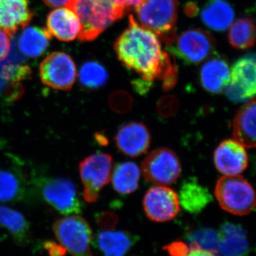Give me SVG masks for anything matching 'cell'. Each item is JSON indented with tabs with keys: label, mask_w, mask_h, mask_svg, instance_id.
Instances as JSON below:
<instances>
[{
	"label": "cell",
	"mask_w": 256,
	"mask_h": 256,
	"mask_svg": "<svg viewBox=\"0 0 256 256\" xmlns=\"http://www.w3.org/2000/svg\"><path fill=\"white\" fill-rule=\"evenodd\" d=\"M178 198L184 210L192 214L202 212L213 198L208 188L194 178H188L184 182Z\"/></svg>",
	"instance_id": "cell-22"
},
{
	"label": "cell",
	"mask_w": 256,
	"mask_h": 256,
	"mask_svg": "<svg viewBox=\"0 0 256 256\" xmlns=\"http://www.w3.org/2000/svg\"><path fill=\"white\" fill-rule=\"evenodd\" d=\"M40 191L45 202L62 214H78L82 212L76 186L67 178H44Z\"/></svg>",
	"instance_id": "cell-8"
},
{
	"label": "cell",
	"mask_w": 256,
	"mask_h": 256,
	"mask_svg": "<svg viewBox=\"0 0 256 256\" xmlns=\"http://www.w3.org/2000/svg\"><path fill=\"white\" fill-rule=\"evenodd\" d=\"M140 178V172L136 163L132 162L119 163L112 173V186L114 191L120 194H130L138 188Z\"/></svg>",
	"instance_id": "cell-26"
},
{
	"label": "cell",
	"mask_w": 256,
	"mask_h": 256,
	"mask_svg": "<svg viewBox=\"0 0 256 256\" xmlns=\"http://www.w3.org/2000/svg\"><path fill=\"white\" fill-rule=\"evenodd\" d=\"M53 230L60 245L72 256H94L92 230L79 216L72 215L56 220Z\"/></svg>",
	"instance_id": "cell-6"
},
{
	"label": "cell",
	"mask_w": 256,
	"mask_h": 256,
	"mask_svg": "<svg viewBox=\"0 0 256 256\" xmlns=\"http://www.w3.org/2000/svg\"><path fill=\"white\" fill-rule=\"evenodd\" d=\"M9 34L4 30H0V60H2L9 54L10 38Z\"/></svg>",
	"instance_id": "cell-35"
},
{
	"label": "cell",
	"mask_w": 256,
	"mask_h": 256,
	"mask_svg": "<svg viewBox=\"0 0 256 256\" xmlns=\"http://www.w3.org/2000/svg\"><path fill=\"white\" fill-rule=\"evenodd\" d=\"M217 170L225 176H236L242 173L248 164L245 146L235 140H226L217 146L214 156Z\"/></svg>",
	"instance_id": "cell-15"
},
{
	"label": "cell",
	"mask_w": 256,
	"mask_h": 256,
	"mask_svg": "<svg viewBox=\"0 0 256 256\" xmlns=\"http://www.w3.org/2000/svg\"><path fill=\"white\" fill-rule=\"evenodd\" d=\"M97 139L99 140V143H100L102 146H105L108 144V140L106 139L104 136H100V134H97Z\"/></svg>",
	"instance_id": "cell-41"
},
{
	"label": "cell",
	"mask_w": 256,
	"mask_h": 256,
	"mask_svg": "<svg viewBox=\"0 0 256 256\" xmlns=\"http://www.w3.org/2000/svg\"><path fill=\"white\" fill-rule=\"evenodd\" d=\"M23 176L14 170L0 169V202H10L21 197L24 190Z\"/></svg>",
	"instance_id": "cell-29"
},
{
	"label": "cell",
	"mask_w": 256,
	"mask_h": 256,
	"mask_svg": "<svg viewBox=\"0 0 256 256\" xmlns=\"http://www.w3.org/2000/svg\"><path fill=\"white\" fill-rule=\"evenodd\" d=\"M190 250L191 252L186 256H217L213 252L202 250V249H194Z\"/></svg>",
	"instance_id": "cell-39"
},
{
	"label": "cell",
	"mask_w": 256,
	"mask_h": 256,
	"mask_svg": "<svg viewBox=\"0 0 256 256\" xmlns=\"http://www.w3.org/2000/svg\"><path fill=\"white\" fill-rule=\"evenodd\" d=\"M171 256H186L188 254V248L181 242H174L164 247Z\"/></svg>",
	"instance_id": "cell-34"
},
{
	"label": "cell",
	"mask_w": 256,
	"mask_h": 256,
	"mask_svg": "<svg viewBox=\"0 0 256 256\" xmlns=\"http://www.w3.org/2000/svg\"><path fill=\"white\" fill-rule=\"evenodd\" d=\"M180 102L173 96H163L158 101L156 109L160 116L164 118H170L178 112Z\"/></svg>",
	"instance_id": "cell-32"
},
{
	"label": "cell",
	"mask_w": 256,
	"mask_h": 256,
	"mask_svg": "<svg viewBox=\"0 0 256 256\" xmlns=\"http://www.w3.org/2000/svg\"><path fill=\"white\" fill-rule=\"evenodd\" d=\"M197 6L194 3H188L186 6H185V12L188 16H194L196 14Z\"/></svg>",
	"instance_id": "cell-40"
},
{
	"label": "cell",
	"mask_w": 256,
	"mask_h": 256,
	"mask_svg": "<svg viewBox=\"0 0 256 256\" xmlns=\"http://www.w3.org/2000/svg\"><path fill=\"white\" fill-rule=\"evenodd\" d=\"M185 237L190 242V250L202 249L217 256L220 234L214 229L206 227L190 229L186 232Z\"/></svg>",
	"instance_id": "cell-28"
},
{
	"label": "cell",
	"mask_w": 256,
	"mask_h": 256,
	"mask_svg": "<svg viewBox=\"0 0 256 256\" xmlns=\"http://www.w3.org/2000/svg\"><path fill=\"white\" fill-rule=\"evenodd\" d=\"M204 24L216 32H224L232 26L235 12L226 0H208L201 14Z\"/></svg>",
	"instance_id": "cell-23"
},
{
	"label": "cell",
	"mask_w": 256,
	"mask_h": 256,
	"mask_svg": "<svg viewBox=\"0 0 256 256\" xmlns=\"http://www.w3.org/2000/svg\"><path fill=\"white\" fill-rule=\"evenodd\" d=\"M217 256H248L250 248L244 229L226 222L220 226Z\"/></svg>",
	"instance_id": "cell-19"
},
{
	"label": "cell",
	"mask_w": 256,
	"mask_h": 256,
	"mask_svg": "<svg viewBox=\"0 0 256 256\" xmlns=\"http://www.w3.org/2000/svg\"><path fill=\"white\" fill-rule=\"evenodd\" d=\"M109 106L117 114H126L132 108V99L128 92L116 90L109 98Z\"/></svg>",
	"instance_id": "cell-31"
},
{
	"label": "cell",
	"mask_w": 256,
	"mask_h": 256,
	"mask_svg": "<svg viewBox=\"0 0 256 256\" xmlns=\"http://www.w3.org/2000/svg\"><path fill=\"white\" fill-rule=\"evenodd\" d=\"M0 228L10 234L18 245H26L30 242V224L18 210L0 205Z\"/></svg>",
	"instance_id": "cell-24"
},
{
	"label": "cell",
	"mask_w": 256,
	"mask_h": 256,
	"mask_svg": "<svg viewBox=\"0 0 256 256\" xmlns=\"http://www.w3.org/2000/svg\"><path fill=\"white\" fill-rule=\"evenodd\" d=\"M43 1L50 8L67 6L70 2V0H43Z\"/></svg>",
	"instance_id": "cell-38"
},
{
	"label": "cell",
	"mask_w": 256,
	"mask_h": 256,
	"mask_svg": "<svg viewBox=\"0 0 256 256\" xmlns=\"http://www.w3.org/2000/svg\"><path fill=\"white\" fill-rule=\"evenodd\" d=\"M143 208L148 218L152 222H168L180 212L178 194L165 186L151 188L144 197Z\"/></svg>",
	"instance_id": "cell-13"
},
{
	"label": "cell",
	"mask_w": 256,
	"mask_h": 256,
	"mask_svg": "<svg viewBox=\"0 0 256 256\" xmlns=\"http://www.w3.org/2000/svg\"><path fill=\"white\" fill-rule=\"evenodd\" d=\"M138 240V236L129 232L101 230L96 236V245L104 256H124Z\"/></svg>",
	"instance_id": "cell-21"
},
{
	"label": "cell",
	"mask_w": 256,
	"mask_h": 256,
	"mask_svg": "<svg viewBox=\"0 0 256 256\" xmlns=\"http://www.w3.org/2000/svg\"><path fill=\"white\" fill-rule=\"evenodd\" d=\"M254 165H255L256 171V159L254 160Z\"/></svg>",
	"instance_id": "cell-42"
},
{
	"label": "cell",
	"mask_w": 256,
	"mask_h": 256,
	"mask_svg": "<svg viewBox=\"0 0 256 256\" xmlns=\"http://www.w3.org/2000/svg\"><path fill=\"white\" fill-rule=\"evenodd\" d=\"M107 70L96 62H88L82 64L79 72V80L82 86L89 89H98L107 82Z\"/></svg>",
	"instance_id": "cell-30"
},
{
	"label": "cell",
	"mask_w": 256,
	"mask_h": 256,
	"mask_svg": "<svg viewBox=\"0 0 256 256\" xmlns=\"http://www.w3.org/2000/svg\"><path fill=\"white\" fill-rule=\"evenodd\" d=\"M67 8L73 10L82 24L79 41L92 42L127 12L120 0H70Z\"/></svg>",
	"instance_id": "cell-2"
},
{
	"label": "cell",
	"mask_w": 256,
	"mask_h": 256,
	"mask_svg": "<svg viewBox=\"0 0 256 256\" xmlns=\"http://www.w3.org/2000/svg\"><path fill=\"white\" fill-rule=\"evenodd\" d=\"M133 87L136 89V92H139L141 95H144L151 86L152 82H148L141 78L140 80H137L132 82Z\"/></svg>",
	"instance_id": "cell-37"
},
{
	"label": "cell",
	"mask_w": 256,
	"mask_h": 256,
	"mask_svg": "<svg viewBox=\"0 0 256 256\" xmlns=\"http://www.w3.org/2000/svg\"><path fill=\"white\" fill-rule=\"evenodd\" d=\"M9 54L0 60V100L13 102L18 100L24 94L21 82L31 76V68L25 63V56L12 42Z\"/></svg>",
	"instance_id": "cell-5"
},
{
	"label": "cell",
	"mask_w": 256,
	"mask_h": 256,
	"mask_svg": "<svg viewBox=\"0 0 256 256\" xmlns=\"http://www.w3.org/2000/svg\"><path fill=\"white\" fill-rule=\"evenodd\" d=\"M230 68L228 62L220 55H214L206 60L200 70L202 87L206 92L218 94L224 92L230 82Z\"/></svg>",
	"instance_id": "cell-17"
},
{
	"label": "cell",
	"mask_w": 256,
	"mask_h": 256,
	"mask_svg": "<svg viewBox=\"0 0 256 256\" xmlns=\"http://www.w3.org/2000/svg\"><path fill=\"white\" fill-rule=\"evenodd\" d=\"M234 140L246 148H256V98L242 106L233 122Z\"/></svg>",
	"instance_id": "cell-20"
},
{
	"label": "cell",
	"mask_w": 256,
	"mask_h": 256,
	"mask_svg": "<svg viewBox=\"0 0 256 256\" xmlns=\"http://www.w3.org/2000/svg\"><path fill=\"white\" fill-rule=\"evenodd\" d=\"M138 20L170 46L176 38L178 0H141L136 6Z\"/></svg>",
	"instance_id": "cell-3"
},
{
	"label": "cell",
	"mask_w": 256,
	"mask_h": 256,
	"mask_svg": "<svg viewBox=\"0 0 256 256\" xmlns=\"http://www.w3.org/2000/svg\"><path fill=\"white\" fill-rule=\"evenodd\" d=\"M146 181L156 185L174 183L182 172L181 163L176 153L168 148H159L150 153L142 163Z\"/></svg>",
	"instance_id": "cell-11"
},
{
	"label": "cell",
	"mask_w": 256,
	"mask_h": 256,
	"mask_svg": "<svg viewBox=\"0 0 256 256\" xmlns=\"http://www.w3.org/2000/svg\"><path fill=\"white\" fill-rule=\"evenodd\" d=\"M40 74L42 82L46 86L55 90H69L76 79V67L70 56L56 52L40 64Z\"/></svg>",
	"instance_id": "cell-12"
},
{
	"label": "cell",
	"mask_w": 256,
	"mask_h": 256,
	"mask_svg": "<svg viewBox=\"0 0 256 256\" xmlns=\"http://www.w3.org/2000/svg\"><path fill=\"white\" fill-rule=\"evenodd\" d=\"M226 95L234 102H242L256 96V54L239 58L230 69Z\"/></svg>",
	"instance_id": "cell-10"
},
{
	"label": "cell",
	"mask_w": 256,
	"mask_h": 256,
	"mask_svg": "<svg viewBox=\"0 0 256 256\" xmlns=\"http://www.w3.org/2000/svg\"><path fill=\"white\" fill-rule=\"evenodd\" d=\"M215 195L220 206L232 214L244 216L255 210L256 194L242 176H224L217 182Z\"/></svg>",
	"instance_id": "cell-4"
},
{
	"label": "cell",
	"mask_w": 256,
	"mask_h": 256,
	"mask_svg": "<svg viewBox=\"0 0 256 256\" xmlns=\"http://www.w3.org/2000/svg\"><path fill=\"white\" fill-rule=\"evenodd\" d=\"M116 146L122 154L136 158L149 149L151 136L142 122H130L121 126L114 137Z\"/></svg>",
	"instance_id": "cell-14"
},
{
	"label": "cell",
	"mask_w": 256,
	"mask_h": 256,
	"mask_svg": "<svg viewBox=\"0 0 256 256\" xmlns=\"http://www.w3.org/2000/svg\"><path fill=\"white\" fill-rule=\"evenodd\" d=\"M112 158L106 153L98 152L88 156L79 165L82 196L88 203L98 200L101 190L110 182Z\"/></svg>",
	"instance_id": "cell-7"
},
{
	"label": "cell",
	"mask_w": 256,
	"mask_h": 256,
	"mask_svg": "<svg viewBox=\"0 0 256 256\" xmlns=\"http://www.w3.org/2000/svg\"><path fill=\"white\" fill-rule=\"evenodd\" d=\"M45 249L48 252L50 256H66V250L63 246L54 242H46L44 244Z\"/></svg>",
	"instance_id": "cell-36"
},
{
	"label": "cell",
	"mask_w": 256,
	"mask_h": 256,
	"mask_svg": "<svg viewBox=\"0 0 256 256\" xmlns=\"http://www.w3.org/2000/svg\"><path fill=\"white\" fill-rule=\"evenodd\" d=\"M118 222V217L114 212L105 210L96 216V224L102 230H112Z\"/></svg>",
	"instance_id": "cell-33"
},
{
	"label": "cell",
	"mask_w": 256,
	"mask_h": 256,
	"mask_svg": "<svg viewBox=\"0 0 256 256\" xmlns=\"http://www.w3.org/2000/svg\"><path fill=\"white\" fill-rule=\"evenodd\" d=\"M34 15L30 0H0V30L11 38L20 28L28 26Z\"/></svg>",
	"instance_id": "cell-16"
},
{
	"label": "cell",
	"mask_w": 256,
	"mask_h": 256,
	"mask_svg": "<svg viewBox=\"0 0 256 256\" xmlns=\"http://www.w3.org/2000/svg\"><path fill=\"white\" fill-rule=\"evenodd\" d=\"M168 48L186 64H198L212 54L216 48L214 38L200 28H192L176 36Z\"/></svg>",
	"instance_id": "cell-9"
},
{
	"label": "cell",
	"mask_w": 256,
	"mask_h": 256,
	"mask_svg": "<svg viewBox=\"0 0 256 256\" xmlns=\"http://www.w3.org/2000/svg\"><path fill=\"white\" fill-rule=\"evenodd\" d=\"M228 41L234 48L246 50L256 44V23L252 18H242L230 26Z\"/></svg>",
	"instance_id": "cell-27"
},
{
	"label": "cell",
	"mask_w": 256,
	"mask_h": 256,
	"mask_svg": "<svg viewBox=\"0 0 256 256\" xmlns=\"http://www.w3.org/2000/svg\"><path fill=\"white\" fill-rule=\"evenodd\" d=\"M47 31L50 36L62 42H72L78 36L82 24L77 15L70 8H58L47 16Z\"/></svg>",
	"instance_id": "cell-18"
},
{
	"label": "cell",
	"mask_w": 256,
	"mask_h": 256,
	"mask_svg": "<svg viewBox=\"0 0 256 256\" xmlns=\"http://www.w3.org/2000/svg\"><path fill=\"white\" fill-rule=\"evenodd\" d=\"M52 36L44 28L30 26L24 30L16 41L18 50L25 56L36 58L44 54Z\"/></svg>",
	"instance_id": "cell-25"
},
{
	"label": "cell",
	"mask_w": 256,
	"mask_h": 256,
	"mask_svg": "<svg viewBox=\"0 0 256 256\" xmlns=\"http://www.w3.org/2000/svg\"><path fill=\"white\" fill-rule=\"evenodd\" d=\"M114 50L118 60L128 68L150 82L159 78L171 56L162 52L156 34L139 24L132 14L129 16L128 28L114 43Z\"/></svg>",
	"instance_id": "cell-1"
}]
</instances>
